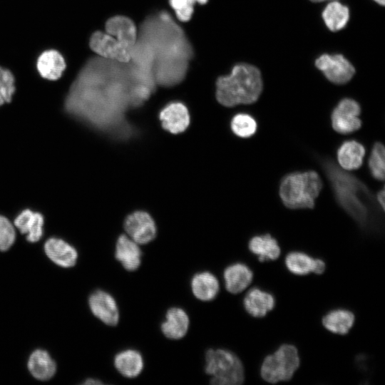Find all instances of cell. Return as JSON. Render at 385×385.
<instances>
[{
  "mask_svg": "<svg viewBox=\"0 0 385 385\" xmlns=\"http://www.w3.org/2000/svg\"><path fill=\"white\" fill-rule=\"evenodd\" d=\"M155 88L130 61L93 57L72 83L64 107L69 115L96 129L128 136L130 128L125 113L142 105Z\"/></svg>",
  "mask_w": 385,
  "mask_h": 385,
  "instance_id": "1",
  "label": "cell"
},
{
  "mask_svg": "<svg viewBox=\"0 0 385 385\" xmlns=\"http://www.w3.org/2000/svg\"><path fill=\"white\" fill-rule=\"evenodd\" d=\"M138 37L151 53L156 84L173 86L184 79L193 50L184 31L168 12L148 16L141 24Z\"/></svg>",
  "mask_w": 385,
  "mask_h": 385,
  "instance_id": "2",
  "label": "cell"
},
{
  "mask_svg": "<svg viewBox=\"0 0 385 385\" xmlns=\"http://www.w3.org/2000/svg\"><path fill=\"white\" fill-rule=\"evenodd\" d=\"M319 163L329 179L335 198L344 210L364 230L380 225L381 210L369 188L359 178L339 168L328 157H320Z\"/></svg>",
  "mask_w": 385,
  "mask_h": 385,
  "instance_id": "3",
  "label": "cell"
},
{
  "mask_svg": "<svg viewBox=\"0 0 385 385\" xmlns=\"http://www.w3.org/2000/svg\"><path fill=\"white\" fill-rule=\"evenodd\" d=\"M262 91L260 71L247 63L235 65L229 75L220 76L216 82V98L225 106L255 102Z\"/></svg>",
  "mask_w": 385,
  "mask_h": 385,
  "instance_id": "4",
  "label": "cell"
},
{
  "mask_svg": "<svg viewBox=\"0 0 385 385\" xmlns=\"http://www.w3.org/2000/svg\"><path fill=\"white\" fill-rule=\"evenodd\" d=\"M322 188V180L315 171L293 173L282 180L279 196L289 208L311 209L314 207L315 199Z\"/></svg>",
  "mask_w": 385,
  "mask_h": 385,
  "instance_id": "5",
  "label": "cell"
},
{
  "mask_svg": "<svg viewBox=\"0 0 385 385\" xmlns=\"http://www.w3.org/2000/svg\"><path fill=\"white\" fill-rule=\"evenodd\" d=\"M205 371L214 385H240L245 380L242 362L235 354L225 349L206 351Z\"/></svg>",
  "mask_w": 385,
  "mask_h": 385,
  "instance_id": "6",
  "label": "cell"
},
{
  "mask_svg": "<svg viewBox=\"0 0 385 385\" xmlns=\"http://www.w3.org/2000/svg\"><path fill=\"white\" fill-rule=\"evenodd\" d=\"M299 364L297 349L294 345L284 344L264 359L260 375L265 381L271 384L288 381L292 379Z\"/></svg>",
  "mask_w": 385,
  "mask_h": 385,
  "instance_id": "7",
  "label": "cell"
},
{
  "mask_svg": "<svg viewBox=\"0 0 385 385\" xmlns=\"http://www.w3.org/2000/svg\"><path fill=\"white\" fill-rule=\"evenodd\" d=\"M361 113L359 103L353 99L342 100L332 111V125L339 133L347 134L359 130L361 121L358 118Z\"/></svg>",
  "mask_w": 385,
  "mask_h": 385,
  "instance_id": "8",
  "label": "cell"
},
{
  "mask_svg": "<svg viewBox=\"0 0 385 385\" xmlns=\"http://www.w3.org/2000/svg\"><path fill=\"white\" fill-rule=\"evenodd\" d=\"M315 65L329 81L337 84L346 83L355 73L352 64L341 54H323L317 58Z\"/></svg>",
  "mask_w": 385,
  "mask_h": 385,
  "instance_id": "9",
  "label": "cell"
},
{
  "mask_svg": "<svg viewBox=\"0 0 385 385\" xmlns=\"http://www.w3.org/2000/svg\"><path fill=\"white\" fill-rule=\"evenodd\" d=\"M89 46L101 58L122 63L130 61V51L108 33L94 32L90 38Z\"/></svg>",
  "mask_w": 385,
  "mask_h": 385,
  "instance_id": "10",
  "label": "cell"
},
{
  "mask_svg": "<svg viewBox=\"0 0 385 385\" xmlns=\"http://www.w3.org/2000/svg\"><path fill=\"white\" fill-rule=\"evenodd\" d=\"M124 229L128 236L138 245L150 242L157 233L154 220L149 214L143 211L129 215L125 220Z\"/></svg>",
  "mask_w": 385,
  "mask_h": 385,
  "instance_id": "11",
  "label": "cell"
},
{
  "mask_svg": "<svg viewBox=\"0 0 385 385\" xmlns=\"http://www.w3.org/2000/svg\"><path fill=\"white\" fill-rule=\"evenodd\" d=\"M88 304L91 312L103 323L111 327L118 324V306L111 294L101 289L96 290L90 295Z\"/></svg>",
  "mask_w": 385,
  "mask_h": 385,
  "instance_id": "12",
  "label": "cell"
},
{
  "mask_svg": "<svg viewBox=\"0 0 385 385\" xmlns=\"http://www.w3.org/2000/svg\"><path fill=\"white\" fill-rule=\"evenodd\" d=\"M114 255L125 270L133 272L141 265L143 252L137 242L121 235L116 241Z\"/></svg>",
  "mask_w": 385,
  "mask_h": 385,
  "instance_id": "13",
  "label": "cell"
},
{
  "mask_svg": "<svg viewBox=\"0 0 385 385\" xmlns=\"http://www.w3.org/2000/svg\"><path fill=\"white\" fill-rule=\"evenodd\" d=\"M190 327V319L187 312L178 307L169 308L165 313V320L160 324L163 334L168 339H183Z\"/></svg>",
  "mask_w": 385,
  "mask_h": 385,
  "instance_id": "14",
  "label": "cell"
},
{
  "mask_svg": "<svg viewBox=\"0 0 385 385\" xmlns=\"http://www.w3.org/2000/svg\"><path fill=\"white\" fill-rule=\"evenodd\" d=\"M106 31L130 51L137 41L138 30L135 24L124 16L110 18L106 23Z\"/></svg>",
  "mask_w": 385,
  "mask_h": 385,
  "instance_id": "15",
  "label": "cell"
},
{
  "mask_svg": "<svg viewBox=\"0 0 385 385\" xmlns=\"http://www.w3.org/2000/svg\"><path fill=\"white\" fill-rule=\"evenodd\" d=\"M163 127L172 133L183 132L190 123V115L186 106L180 102L166 106L160 113Z\"/></svg>",
  "mask_w": 385,
  "mask_h": 385,
  "instance_id": "16",
  "label": "cell"
},
{
  "mask_svg": "<svg viewBox=\"0 0 385 385\" xmlns=\"http://www.w3.org/2000/svg\"><path fill=\"white\" fill-rule=\"evenodd\" d=\"M287 270L296 275H306L309 273L322 274L326 268L325 262L321 259H314L301 252H292L284 260Z\"/></svg>",
  "mask_w": 385,
  "mask_h": 385,
  "instance_id": "17",
  "label": "cell"
},
{
  "mask_svg": "<svg viewBox=\"0 0 385 385\" xmlns=\"http://www.w3.org/2000/svg\"><path fill=\"white\" fill-rule=\"evenodd\" d=\"M223 279L225 288L230 293L239 294L251 284L253 272L245 264L236 262L225 269Z\"/></svg>",
  "mask_w": 385,
  "mask_h": 385,
  "instance_id": "18",
  "label": "cell"
},
{
  "mask_svg": "<svg viewBox=\"0 0 385 385\" xmlns=\"http://www.w3.org/2000/svg\"><path fill=\"white\" fill-rule=\"evenodd\" d=\"M194 297L202 302L213 300L220 292V283L216 276L209 271L195 273L190 281Z\"/></svg>",
  "mask_w": 385,
  "mask_h": 385,
  "instance_id": "19",
  "label": "cell"
},
{
  "mask_svg": "<svg viewBox=\"0 0 385 385\" xmlns=\"http://www.w3.org/2000/svg\"><path fill=\"white\" fill-rule=\"evenodd\" d=\"M113 364L117 371L123 376L133 379L141 374L144 368V360L138 350L126 349L115 355Z\"/></svg>",
  "mask_w": 385,
  "mask_h": 385,
  "instance_id": "20",
  "label": "cell"
},
{
  "mask_svg": "<svg viewBox=\"0 0 385 385\" xmlns=\"http://www.w3.org/2000/svg\"><path fill=\"white\" fill-rule=\"evenodd\" d=\"M44 250L48 258L61 267H71L76 263V249L61 239L49 238L44 245Z\"/></svg>",
  "mask_w": 385,
  "mask_h": 385,
  "instance_id": "21",
  "label": "cell"
},
{
  "mask_svg": "<svg viewBox=\"0 0 385 385\" xmlns=\"http://www.w3.org/2000/svg\"><path fill=\"white\" fill-rule=\"evenodd\" d=\"M246 312L254 317H263L275 306V299L267 292L255 287L250 289L243 299Z\"/></svg>",
  "mask_w": 385,
  "mask_h": 385,
  "instance_id": "22",
  "label": "cell"
},
{
  "mask_svg": "<svg viewBox=\"0 0 385 385\" xmlns=\"http://www.w3.org/2000/svg\"><path fill=\"white\" fill-rule=\"evenodd\" d=\"M43 217L29 209L21 211L15 218L14 225L22 234H26V240L30 242H38L42 237Z\"/></svg>",
  "mask_w": 385,
  "mask_h": 385,
  "instance_id": "23",
  "label": "cell"
},
{
  "mask_svg": "<svg viewBox=\"0 0 385 385\" xmlns=\"http://www.w3.org/2000/svg\"><path fill=\"white\" fill-rule=\"evenodd\" d=\"M66 66L64 58L54 49L43 51L37 59L36 67L39 74L48 80L60 78Z\"/></svg>",
  "mask_w": 385,
  "mask_h": 385,
  "instance_id": "24",
  "label": "cell"
},
{
  "mask_svg": "<svg viewBox=\"0 0 385 385\" xmlns=\"http://www.w3.org/2000/svg\"><path fill=\"white\" fill-rule=\"evenodd\" d=\"M365 155L364 146L356 140L344 142L337 151V160L345 170L358 169L363 163Z\"/></svg>",
  "mask_w": 385,
  "mask_h": 385,
  "instance_id": "25",
  "label": "cell"
},
{
  "mask_svg": "<svg viewBox=\"0 0 385 385\" xmlns=\"http://www.w3.org/2000/svg\"><path fill=\"white\" fill-rule=\"evenodd\" d=\"M248 247L260 262L275 260L281 254L277 241L269 234L252 237L249 241Z\"/></svg>",
  "mask_w": 385,
  "mask_h": 385,
  "instance_id": "26",
  "label": "cell"
},
{
  "mask_svg": "<svg viewBox=\"0 0 385 385\" xmlns=\"http://www.w3.org/2000/svg\"><path fill=\"white\" fill-rule=\"evenodd\" d=\"M28 369L36 379L46 381L53 377L56 367L47 351L37 349L29 357Z\"/></svg>",
  "mask_w": 385,
  "mask_h": 385,
  "instance_id": "27",
  "label": "cell"
},
{
  "mask_svg": "<svg viewBox=\"0 0 385 385\" xmlns=\"http://www.w3.org/2000/svg\"><path fill=\"white\" fill-rule=\"evenodd\" d=\"M354 314L349 310L338 309L330 311L322 318L324 327L332 333L346 334L353 327Z\"/></svg>",
  "mask_w": 385,
  "mask_h": 385,
  "instance_id": "28",
  "label": "cell"
},
{
  "mask_svg": "<svg viewBox=\"0 0 385 385\" xmlns=\"http://www.w3.org/2000/svg\"><path fill=\"white\" fill-rule=\"evenodd\" d=\"M322 18L327 28L332 31L343 29L349 19L347 6L337 1H332L324 8Z\"/></svg>",
  "mask_w": 385,
  "mask_h": 385,
  "instance_id": "29",
  "label": "cell"
},
{
  "mask_svg": "<svg viewBox=\"0 0 385 385\" xmlns=\"http://www.w3.org/2000/svg\"><path fill=\"white\" fill-rule=\"evenodd\" d=\"M385 150L382 143H376L371 150L369 160V168L371 175L378 180L384 181L385 174Z\"/></svg>",
  "mask_w": 385,
  "mask_h": 385,
  "instance_id": "30",
  "label": "cell"
},
{
  "mask_svg": "<svg viewBox=\"0 0 385 385\" xmlns=\"http://www.w3.org/2000/svg\"><path fill=\"white\" fill-rule=\"evenodd\" d=\"M233 133L241 138H249L255 134L257 123L250 115L240 113L235 115L231 121Z\"/></svg>",
  "mask_w": 385,
  "mask_h": 385,
  "instance_id": "31",
  "label": "cell"
},
{
  "mask_svg": "<svg viewBox=\"0 0 385 385\" xmlns=\"http://www.w3.org/2000/svg\"><path fill=\"white\" fill-rule=\"evenodd\" d=\"M15 79L12 73L0 66V106L10 103L15 92Z\"/></svg>",
  "mask_w": 385,
  "mask_h": 385,
  "instance_id": "32",
  "label": "cell"
},
{
  "mask_svg": "<svg viewBox=\"0 0 385 385\" xmlns=\"http://www.w3.org/2000/svg\"><path fill=\"white\" fill-rule=\"evenodd\" d=\"M207 2V0H169L177 18L181 21H188L191 19L195 4H205Z\"/></svg>",
  "mask_w": 385,
  "mask_h": 385,
  "instance_id": "33",
  "label": "cell"
},
{
  "mask_svg": "<svg viewBox=\"0 0 385 385\" xmlns=\"http://www.w3.org/2000/svg\"><path fill=\"white\" fill-rule=\"evenodd\" d=\"M16 232L13 225L0 215V250L6 251L14 244Z\"/></svg>",
  "mask_w": 385,
  "mask_h": 385,
  "instance_id": "34",
  "label": "cell"
},
{
  "mask_svg": "<svg viewBox=\"0 0 385 385\" xmlns=\"http://www.w3.org/2000/svg\"><path fill=\"white\" fill-rule=\"evenodd\" d=\"M384 189L382 188L381 190H379L376 195V200L379 205L381 207V208L384 210V203H385V195H384Z\"/></svg>",
  "mask_w": 385,
  "mask_h": 385,
  "instance_id": "35",
  "label": "cell"
},
{
  "mask_svg": "<svg viewBox=\"0 0 385 385\" xmlns=\"http://www.w3.org/2000/svg\"><path fill=\"white\" fill-rule=\"evenodd\" d=\"M103 382H101L100 380L94 379H88L86 380V381L83 382V384L90 385V384H102Z\"/></svg>",
  "mask_w": 385,
  "mask_h": 385,
  "instance_id": "36",
  "label": "cell"
},
{
  "mask_svg": "<svg viewBox=\"0 0 385 385\" xmlns=\"http://www.w3.org/2000/svg\"><path fill=\"white\" fill-rule=\"evenodd\" d=\"M374 1L381 6H384L385 3V0H374Z\"/></svg>",
  "mask_w": 385,
  "mask_h": 385,
  "instance_id": "37",
  "label": "cell"
},
{
  "mask_svg": "<svg viewBox=\"0 0 385 385\" xmlns=\"http://www.w3.org/2000/svg\"><path fill=\"white\" fill-rule=\"evenodd\" d=\"M313 2H321V1H328V0H310ZM329 1H337V0H329Z\"/></svg>",
  "mask_w": 385,
  "mask_h": 385,
  "instance_id": "38",
  "label": "cell"
}]
</instances>
